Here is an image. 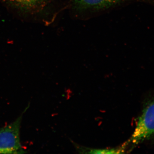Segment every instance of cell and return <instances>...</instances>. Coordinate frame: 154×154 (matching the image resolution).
Wrapping results in <instances>:
<instances>
[{
  "instance_id": "obj_4",
  "label": "cell",
  "mask_w": 154,
  "mask_h": 154,
  "mask_svg": "<svg viewBox=\"0 0 154 154\" xmlns=\"http://www.w3.org/2000/svg\"><path fill=\"white\" fill-rule=\"evenodd\" d=\"M14 122L0 128V153H23L20 143V129L22 115Z\"/></svg>"
},
{
  "instance_id": "obj_1",
  "label": "cell",
  "mask_w": 154,
  "mask_h": 154,
  "mask_svg": "<svg viewBox=\"0 0 154 154\" xmlns=\"http://www.w3.org/2000/svg\"><path fill=\"white\" fill-rule=\"evenodd\" d=\"M0 4L21 21L47 26L68 8V0H0Z\"/></svg>"
},
{
  "instance_id": "obj_3",
  "label": "cell",
  "mask_w": 154,
  "mask_h": 154,
  "mask_svg": "<svg viewBox=\"0 0 154 154\" xmlns=\"http://www.w3.org/2000/svg\"><path fill=\"white\" fill-rule=\"evenodd\" d=\"M154 136V93L145 99L140 115L137 118L134 131L126 143L132 150L134 147Z\"/></svg>"
},
{
  "instance_id": "obj_2",
  "label": "cell",
  "mask_w": 154,
  "mask_h": 154,
  "mask_svg": "<svg viewBox=\"0 0 154 154\" xmlns=\"http://www.w3.org/2000/svg\"><path fill=\"white\" fill-rule=\"evenodd\" d=\"M144 1L147 0H68V10L75 19L87 20L131 3Z\"/></svg>"
},
{
  "instance_id": "obj_5",
  "label": "cell",
  "mask_w": 154,
  "mask_h": 154,
  "mask_svg": "<svg viewBox=\"0 0 154 154\" xmlns=\"http://www.w3.org/2000/svg\"><path fill=\"white\" fill-rule=\"evenodd\" d=\"M127 148L126 143L123 144L120 147L110 149H88L82 150L86 151L85 153L89 154H121L123 153Z\"/></svg>"
}]
</instances>
